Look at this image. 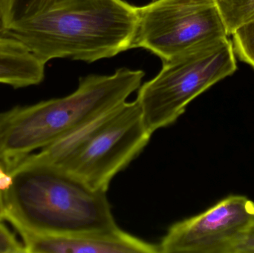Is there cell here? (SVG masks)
I'll list each match as a JSON object with an SVG mask.
<instances>
[{"mask_svg":"<svg viewBox=\"0 0 254 253\" xmlns=\"http://www.w3.org/2000/svg\"><path fill=\"white\" fill-rule=\"evenodd\" d=\"M137 11L132 49L162 62L229 36L215 0H152Z\"/></svg>","mask_w":254,"mask_h":253,"instance_id":"8992f818","label":"cell"},{"mask_svg":"<svg viewBox=\"0 0 254 253\" xmlns=\"http://www.w3.org/2000/svg\"><path fill=\"white\" fill-rule=\"evenodd\" d=\"M254 222L253 201L232 195L170 226L160 253H237Z\"/></svg>","mask_w":254,"mask_h":253,"instance_id":"52a82bcc","label":"cell"},{"mask_svg":"<svg viewBox=\"0 0 254 253\" xmlns=\"http://www.w3.org/2000/svg\"><path fill=\"white\" fill-rule=\"evenodd\" d=\"M4 193L7 216L19 226L42 233L101 231L118 228L107 193L95 191L58 169L29 166L8 169Z\"/></svg>","mask_w":254,"mask_h":253,"instance_id":"277c9868","label":"cell"},{"mask_svg":"<svg viewBox=\"0 0 254 253\" xmlns=\"http://www.w3.org/2000/svg\"><path fill=\"white\" fill-rule=\"evenodd\" d=\"M232 37L236 55L254 69V19L237 30Z\"/></svg>","mask_w":254,"mask_h":253,"instance_id":"8fae6325","label":"cell"},{"mask_svg":"<svg viewBox=\"0 0 254 253\" xmlns=\"http://www.w3.org/2000/svg\"><path fill=\"white\" fill-rule=\"evenodd\" d=\"M26 253H160L159 246L118 227L101 231L42 233L19 226Z\"/></svg>","mask_w":254,"mask_h":253,"instance_id":"ba28073f","label":"cell"},{"mask_svg":"<svg viewBox=\"0 0 254 253\" xmlns=\"http://www.w3.org/2000/svg\"><path fill=\"white\" fill-rule=\"evenodd\" d=\"M0 34L44 63L93 62L132 49L137 6L125 0H4Z\"/></svg>","mask_w":254,"mask_h":253,"instance_id":"6da1fadb","label":"cell"},{"mask_svg":"<svg viewBox=\"0 0 254 253\" xmlns=\"http://www.w3.org/2000/svg\"><path fill=\"white\" fill-rule=\"evenodd\" d=\"M1 7H0V30H1Z\"/></svg>","mask_w":254,"mask_h":253,"instance_id":"9a60e30c","label":"cell"},{"mask_svg":"<svg viewBox=\"0 0 254 253\" xmlns=\"http://www.w3.org/2000/svg\"><path fill=\"white\" fill-rule=\"evenodd\" d=\"M144 76L125 67L111 75L89 74L67 96L0 113V161H17L125 102Z\"/></svg>","mask_w":254,"mask_h":253,"instance_id":"3957f363","label":"cell"},{"mask_svg":"<svg viewBox=\"0 0 254 253\" xmlns=\"http://www.w3.org/2000/svg\"><path fill=\"white\" fill-rule=\"evenodd\" d=\"M0 221V253H26L22 242Z\"/></svg>","mask_w":254,"mask_h":253,"instance_id":"7c38bea8","label":"cell"},{"mask_svg":"<svg viewBox=\"0 0 254 253\" xmlns=\"http://www.w3.org/2000/svg\"><path fill=\"white\" fill-rule=\"evenodd\" d=\"M7 209H6L4 193L0 190V221H6Z\"/></svg>","mask_w":254,"mask_h":253,"instance_id":"5bb4252c","label":"cell"},{"mask_svg":"<svg viewBox=\"0 0 254 253\" xmlns=\"http://www.w3.org/2000/svg\"><path fill=\"white\" fill-rule=\"evenodd\" d=\"M3 1H4V0H0V7H1V4H2Z\"/></svg>","mask_w":254,"mask_h":253,"instance_id":"2e32d148","label":"cell"},{"mask_svg":"<svg viewBox=\"0 0 254 253\" xmlns=\"http://www.w3.org/2000/svg\"><path fill=\"white\" fill-rule=\"evenodd\" d=\"M237 55L228 37L163 62L152 80L137 89L136 101L152 135L171 126L194 99L237 70Z\"/></svg>","mask_w":254,"mask_h":253,"instance_id":"5b68a950","label":"cell"},{"mask_svg":"<svg viewBox=\"0 0 254 253\" xmlns=\"http://www.w3.org/2000/svg\"><path fill=\"white\" fill-rule=\"evenodd\" d=\"M46 63L20 42L0 34V83L14 89L40 84Z\"/></svg>","mask_w":254,"mask_h":253,"instance_id":"9c48e42d","label":"cell"},{"mask_svg":"<svg viewBox=\"0 0 254 253\" xmlns=\"http://www.w3.org/2000/svg\"><path fill=\"white\" fill-rule=\"evenodd\" d=\"M152 135L137 101H127L39 152L3 165L6 170L29 166L53 168L95 191L107 193L113 178L141 153Z\"/></svg>","mask_w":254,"mask_h":253,"instance_id":"7a4b0ae2","label":"cell"},{"mask_svg":"<svg viewBox=\"0 0 254 253\" xmlns=\"http://www.w3.org/2000/svg\"><path fill=\"white\" fill-rule=\"evenodd\" d=\"M228 35L254 19V0H215Z\"/></svg>","mask_w":254,"mask_h":253,"instance_id":"30bf717a","label":"cell"},{"mask_svg":"<svg viewBox=\"0 0 254 253\" xmlns=\"http://www.w3.org/2000/svg\"><path fill=\"white\" fill-rule=\"evenodd\" d=\"M237 253H254V222Z\"/></svg>","mask_w":254,"mask_h":253,"instance_id":"4fadbf2b","label":"cell"}]
</instances>
